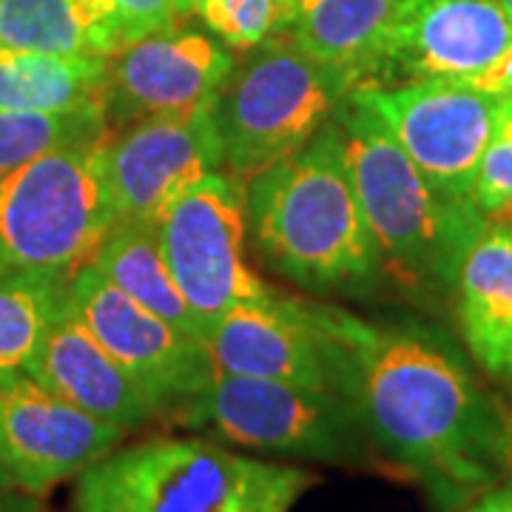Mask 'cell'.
<instances>
[{"label":"cell","mask_w":512,"mask_h":512,"mask_svg":"<svg viewBox=\"0 0 512 512\" xmlns=\"http://www.w3.org/2000/svg\"><path fill=\"white\" fill-rule=\"evenodd\" d=\"M0 46L43 55H114L109 0H0Z\"/></svg>","instance_id":"20"},{"label":"cell","mask_w":512,"mask_h":512,"mask_svg":"<svg viewBox=\"0 0 512 512\" xmlns=\"http://www.w3.org/2000/svg\"><path fill=\"white\" fill-rule=\"evenodd\" d=\"M69 308L134 379L154 419L180 427L217 373L200 339L137 305L94 265H83L72 274Z\"/></svg>","instance_id":"9"},{"label":"cell","mask_w":512,"mask_h":512,"mask_svg":"<svg viewBox=\"0 0 512 512\" xmlns=\"http://www.w3.org/2000/svg\"><path fill=\"white\" fill-rule=\"evenodd\" d=\"M106 57L0 46V111H63L100 100Z\"/></svg>","instance_id":"21"},{"label":"cell","mask_w":512,"mask_h":512,"mask_svg":"<svg viewBox=\"0 0 512 512\" xmlns=\"http://www.w3.org/2000/svg\"><path fill=\"white\" fill-rule=\"evenodd\" d=\"M498 6H501V9L507 12V18L512 20V0H498Z\"/></svg>","instance_id":"32"},{"label":"cell","mask_w":512,"mask_h":512,"mask_svg":"<svg viewBox=\"0 0 512 512\" xmlns=\"http://www.w3.org/2000/svg\"><path fill=\"white\" fill-rule=\"evenodd\" d=\"M512 20L498 0H402L373 74L376 86L476 80L510 49Z\"/></svg>","instance_id":"14"},{"label":"cell","mask_w":512,"mask_h":512,"mask_svg":"<svg viewBox=\"0 0 512 512\" xmlns=\"http://www.w3.org/2000/svg\"><path fill=\"white\" fill-rule=\"evenodd\" d=\"M126 430L83 413L26 370L0 373V464L23 493L43 495L86 473Z\"/></svg>","instance_id":"12"},{"label":"cell","mask_w":512,"mask_h":512,"mask_svg":"<svg viewBox=\"0 0 512 512\" xmlns=\"http://www.w3.org/2000/svg\"><path fill=\"white\" fill-rule=\"evenodd\" d=\"M205 348L214 367L225 373L333 390L328 348L313 302L276 288L222 313L208 330Z\"/></svg>","instance_id":"15"},{"label":"cell","mask_w":512,"mask_h":512,"mask_svg":"<svg viewBox=\"0 0 512 512\" xmlns=\"http://www.w3.org/2000/svg\"><path fill=\"white\" fill-rule=\"evenodd\" d=\"M89 265H94L114 288L131 296L137 305H143L146 311L205 345L200 319L188 308L185 296L165 265L157 239V222L117 220L100 242V248L94 251Z\"/></svg>","instance_id":"19"},{"label":"cell","mask_w":512,"mask_h":512,"mask_svg":"<svg viewBox=\"0 0 512 512\" xmlns=\"http://www.w3.org/2000/svg\"><path fill=\"white\" fill-rule=\"evenodd\" d=\"M157 239L171 279L200 319L205 339L237 302L271 291L245 254V188L222 168L185 188L165 208L157 217Z\"/></svg>","instance_id":"8"},{"label":"cell","mask_w":512,"mask_h":512,"mask_svg":"<svg viewBox=\"0 0 512 512\" xmlns=\"http://www.w3.org/2000/svg\"><path fill=\"white\" fill-rule=\"evenodd\" d=\"M473 202L484 217L512 211V103L498 100L493 131L478 163Z\"/></svg>","instance_id":"25"},{"label":"cell","mask_w":512,"mask_h":512,"mask_svg":"<svg viewBox=\"0 0 512 512\" xmlns=\"http://www.w3.org/2000/svg\"><path fill=\"white\" fill-rule=\"evenodd\" d=\"M106 134L100 100L63 111H0V180L55 148L92 143Z\"/></svg>","instance_id":"23"},{"label":"cell","mask_w":512,"mask_h":512,"mask_svg":"<svg viewBox=\"0 0 512 512\" xmlns=\"http://www.w3.org/2000/svg\"><path fill=\"white\" fill-rule=\"evenodd\" d=\"M464 512H512V470L501 481H495L490 490L473 498Z\"/></svg>","instance_id":"28"},{"label":"cell","mask_w":512,"mask_h":512,"mask_svg":"<svg viewBox=\"0 0 512 512\" xmlns=\"http://www.w3.org/2000/svg\"><path fill=\"white\" fill-rule=\"evenodd\" d=\"M356 86L348 72L302 55L285 35L239 52L211 106L222 171L245 188L305 146Z\"/></svg>","instance_id":"5"},{"label":"cell","mask_w":512,"mask_h":512,"mask_svg":"<svg viewBox=\"0 0 512 512\" xmlns=\"http://www.w3.org/2000/svg\"><path fill=\"white\" fill-rule=\"evenodd\" d=\"M333 120L382 279L416 299L450 296L458 268L487 217L476 202L436 194L356 89L342 100Z\"/></svg>","instance_id":"3"},{"label":"cell","mask_w":512,"mask_h":512,"mask_svg":"<svg viewBox=\"0 0 512 512\" xmlns=\"http://www.w3.org/2000/svg\"><path fill=\"white\" fill-rule=\"evenodd\" d=\"M313 308L333 390L353 404L379 467L416 481L441 512L464 510L510 473L512 407L444 333Z\"/></svg>","instance_id":"1"},{"label":"cell","mask_w":512,"mask_h":512,"mask_svg":"<svg viewBox=\"0 0 512 512\" xmlns=\"http://www.w3.org/2000/svg\"><path fill=\"white\" fill-rule=\"evenodd\" d=\"M291 6H293V0H282V12H285V15H282V23H285V18H288ZM279 32H282V29H279Z\"/></svg>","instance_id":"33"},{"label":"cell","mask_w":512,"mask_h":512,"mask_svg":"<svg viewBox=\"0 0 512 512\" xmlns=\"http://www.w3.org/2000/svg\"><path fill=\"white\" fill-rule=\"evenodd\" d=\"M191 15L231 52H245L256 43L279 35L282 29V0H197Z\"/></svg>","instance_id":"24"},{"label":"cell","mask_w":512,"mask_h":512,"mask_svg":"<svg viewBox=\"0 0 512 512\" xmlns=\"http://www.w3.org/2000/svg\"><path fill=\"white\" fill-rule=\"evenodd\" d=\"M103 143H74L0 180V268L69 274L92 262L117 214Z\"/></svg>","instance_id":"6"},{"label":"cell","mask_w":512,"mask_h":512,"mask_svg":"<svg viewBox=\"0 0 512 512\" xmlns=\"http://www.w3.org/2000/svg\"><path fill=\"white\" fill-rule=\"evenodd\" d=\"M197 0H180V6H183V12H185V18H191V6H194Z\"/></svg>","instance_id":"31"},{"label":"cell","mask_w":512,"mask_h":512,"mask_svg":"<svg viewBox=\"0 0 512 512\" xmlns=\"http://www.w3.org/2000/svg\"><path fill=\"white\" fill-rule=\"evenodd\" d=\"M26 373L83 413L117 424L126 433H140L157 421L134 379L69 305L40 339Z\"/></svg>","instance_id":"16"},{"label":"cell","mask_w":512,"mask_h":512,"mask_svg":"<svg viewBox=\"0 0 512 512\" xmlns=\"http://www.w3.org/2000/svg\"><path fill=\"white\" fill-rule=\"evenodd\" d=\"M234 52L208 29L177 23L106 57L100 103L109 128L188 117L214 106Z\"/></svg>","instance_id":"11"},{"label":"cell","mask_w":512,"mask_h":512,"mask_svg":"<svg viewBox=\"0 0 512 512\" xmlns=\"http://www.w3.org/2000/svg\"><path fill=\"white\" fill-rule=\"evenodd\" d=\"M356 92L382 117L404 154L444 200L473 202L478 163L498 100L467 80L362 83Z\"/></svg>","instance_id":"10"},{"label":"cell","mask_w":512,"mask_h":512,"mask_svg":"<svg viewBox=\"0 0 512 512\" xmlns=\"http://www.w3.org/2000/svg\"><path fill=\"white\" fill-rule=\"evenodd\" d=\"M402 0H293L282 32L302 55L373 83Z\"/></svg>","instance_id":"18"},{"label":"cell","mask_w":512,"mask_h":512,"mask_svg":"<svg viewBox=\"0 0 512 512\" xmlns=\"http://www.w3.org/2000/svg\"><path fill=\"white\" fill-rule=\"evenodd\" d=\"M319 478L197 436L114 447L74 478L72 512H291Z\"/></svg>","instance_id":"4"},{"label":"cell","mask_w":512,"mask_h":512,"mask_svg":"<svg viewBox=\"0 0 512 512\" xmlns=\"http://www.w3.org/2000/svg\"><path fill=\"white\" fill-rule=\"evenodd\" d=\"M476 89L493 94L495 100H510L512 103V43L504 55L495 60L487 72H481L476 80H470Z\"/></svg>","instance_id":"27"},{"label":"cell","mask_w":512,"mask_h":512,"mask_svg":"<svg viewBox=\"0 0 512 512\" xmlns=\"http://www.w3.org/2000/svg\"><path fill=\"white\" fill-rule=\"evenodd\" d=\"M6 490H15V481L6 473V467L0 464V493H6Z\"/></svg>","instance_id":"30"},{"label":"cell","mask_w":512,"mask_h":512,"mask_svg":"<svg viewBox=\"0 0 512 512\" xmlns=\"http://www.w3.org/2000/svg\"><path fill=\"white\" fill-rule=\"evenodd\" d=\"M0 512H52L43 501L40 495L23 493V490H6L0 493Z\"/></svg>","instance_id":"29"},{"label":"cell","mask_w":512,"mask_h":512,"mask_svg":"<svg viewBox=\"0 0 512 512\" xmlns=\"http://www.w3.org/2000/svg\"><path fill=\"white\" fill-rule=\"evenodd\" d=\"M117 49L183 23L180 0H109Z\"/></svg>","instance_id":"26"},{"label":"cell","mask_w":512,"mask_h":512,"mask_svg":"<svg viewBox=\"0 0 512 512\" xmlns=\"http://www.w3.org/2000/svg\"><path fill=\"white\" fill-rule=\"evenodd\" d=\"M222 168L211 109L109 128L103 171L117 220L157 222L185 188Z\"/></svg>","instance_id":"13"},{"label":"cell","mask_w":512,"mask_h":512,"mask_svg":"<svg viewBox=\"0 0 512 512\" xmlns=\"http://www.w3.org/2000/svg\"><path fill=\"white\" fill-rule=\"evenodd\" d=\"M245 225L259 259L305 291L359 296L382 282L336 120L248 180Z\"/></svg>","instance_id":"2"},{"label":"cell","mask_w":512,"mask_h":512,"mask_svg":"<svg viewBox=\"0 0 512 512\" xmlns=\"http://www.w3.org/2000/svg\"><path fill=\"white\" fill-rule=\"evenodd\" d=\"M69 274L0 268V373L26 370L40 339L69 305Z\"/></svg>","instance_id":"22"},{"label":"cell","mask_w":512,"mask_h":512,"mask_svg":"<svg viewBox=\"0 0 512 512\" xmlns=\"http://www.w3.org/2000/svg\"><path fill=\"white\" fill-rule=\"evenodd\" d=\"M453 296L467 353L512 390V211L487 217L458 268Z\"/></svg>","instance_id":"17"},{"label":"cell","mask_w":512,"mask_h":512,"mask_svg":"<svg viewBox=\"0 0 512 512\" xmlns=\"http://www.w3.org/2000/svg\"><path fill=\"white\" fill-rule=\"evenodd\" d=\"M185 430L268 456L333 467H379L353 404L336 390L251 379L217 370L180 421Z\"/></svg>","instance_id":"7"}]
</instances>
